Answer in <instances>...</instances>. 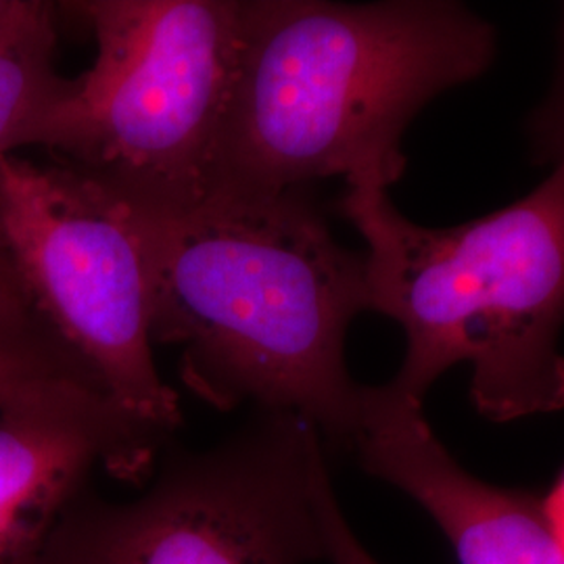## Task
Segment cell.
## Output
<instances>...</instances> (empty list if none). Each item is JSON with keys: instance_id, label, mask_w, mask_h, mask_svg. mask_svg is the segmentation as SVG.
Returning <instances> with one entry per match:
<instances>
[{"instance_id": "obj_1", "label": "cell", "mask_w": 564, "mask_h": 564, "mask_svg": "<svg viewBox=\"0 0 564 564\" xmlns=\"http://www.w3.org/2000/svg\"><path fill=\"white\" fill-rule=\"evenodd\" d=\"M151 247V341L181 349V379L220 412H295L351 447L364 384L345 364L370 310L364 253L337 241L303 191L209 193L142 218Z\"/></svg>"}, {"instance_id": "obj_2", "label": "cell", "mask_w": 564, "mask_h": 564, "mask_svg": "<svg viewBox=\"0 0 564 564\" xmlns=\"http://www.w3.org/2000/svg\"><path fill=\"white\" fill-rule=\"evenodd\" d=\"M494 57V28L460 2L241 0L209 193L326 178L387 191L405 172L403 134L424 105L484 76Z\"/></svg>"}, {"instance_id": "obj_3", "label": "cell", "mask_w": 564, "mask_h": 564, "mask_svg": "<svg viewBox=\"0 0 564 564\" xmlns=\"http://www.w3.org/2000/svg\"><path fill=\"white\" fill-rule=\"evenodd\" d=\"M366 241L368 305L395 321L405 356L391 387L421 400L473 368L470 398L496 423L564 408V158L523 199L473 223H410L384 188H345Z\"/></svg>"}, {"instance_id": "obj_4", "label": "cell", "mask_w": 564, "mask_h": 564, "mask_svg": "<svg viewBox=\"0 0 564 564\" xmlns=\"http://www.w3.org/2000/svg\"><path fill=\"white\" fill-rule=\"evenodd\" d=\"M99 53L80 76L51 153L142 218L202 202L223 137L241 0L65 2Z\"/></svg>"}, {"instance_id": "obj_5", "label": "cell", "mask_w": 564, "mask_h": 564, "mask_svg": "<svg viewBox=\"0 0 564 564\" xmlns=\"http://www.w3.org/2000/svg\"><path fill=\"white\" fill-rule=\"evenodd\" d=\"M323 433L258 410L205 449H170L149 489L111 502L90 487L61 517L41 564H310L326 558Z\"/></svg>"}, {"instance_id": "obj_6", "label": "cell", "mask_w": 564, "mask_h": 564, "mask_svg": "<svg viewBox=\"0 0 564 564\" xmlns=\"http://www.w3.org/2000/svg\"><path fill=\"white\" fill-rule=\"evenodd\" d=\"M0 256L111 398L167 433L181 426L151 349L149 232L130 205L69 163L0 158Z\"/></svg>"}, {"instance_id": "obj_7", "label": "cell", "mask_w": 564, "mask_h": 564, "mask_svg": "<svg viewBox=\"0 0 564 564\" xmlns=\"http://www.w3.org/2000/svg\"><path fill=\"white\" fill-rule=\"evenodd\" d=\"M172 433L93 384L55 379L0 403V564H41L72 502L102 466L139 481Z\"/></svg>"}, {"instance_id": "obj_8", "label": "cell", "mask_w": 564, "mask_h": 564, "mask_svg": "<svg viewBox=\"0 0 564 564\" xmlns=\"http://www.w3.org/2000/svg\"><path fill=\"white\" fill-rule=\"evenodd\" d=\"M351 449L368 475L423 506L458 564H564L542 500L464 470L426 423L421 400L389 383L364 387Z\"/></svg>"}, {"instance_id": "obj_9", "label": "cell", "mask_w": 564, "mask_h": 564, "mask_svg": "<svg viewBox=\"0 0 564 564\" xmlns=\"http://www.w3.org/2000/svg\"><path fill=\"white\" fill-rule=\"evenodd\" d=\"M57 4L0 0V158L23 147L53 149L61 116L80 93V76L55 69Z\"/></svg>"}, {"instance_id": "obj_10", "label": "cell", "mask_w": 564, "mask_h": 564, "mask_svg": "<svg viewBox=\"0 0 564 564\" xmlns=\"http://www.w3.org/2000/svg\"><path fill=\"white\" fill-rule=\"evenodd\" d=\"M55 379L93 384L107 393L97 372L30 303L0 291V403L30 384Z\"/></svg>"}, {"instance_id": "obj_11", "label": "cell", "mask_w": 564, "mask_h": 564, "mask_svg": "<svg viewBox=\"0 0 564 564\" xmlns=\"http://www.w3.org/2000/svg\"><path fill=\"white\" fill-rule=\"evenodd\" d=\"M318 517L323 524L326 561L333 564H379L347 523L330 475H326L318 487Z\"/></svg>"}, {"instance_id": "obj_12", "label": "cell", "mask_w": 564, "mask_h": 564, "mask_svg": "<svg viewBox=\"0 0 564 564\" xmlns=\"http://www.w3.org/2000/svg\"><path fill=\"white\" fill-rule=\"evenodd\" d=\"M529 137L535 149V158L554 165L564 158V21L561 36V57L556 80L544 105L538 107L529 123Z\"/></svg>"}, {"instance_id": "obj_13", "label": "cell", "mask_w": 564, "mask_h": 564, "mask_svg": "<svg viewBox=\"0 0 564 564\" xmlns=\"http://www.w3.org/2000/svg\"><path fill=\"white\" fill-rule=\"evenodd\" d=\"M542 512H544L545 523L550 527L554 540L558 542L564 552V470L542 500Z\"/></svg>"}, {"instance_id": "obj_14", "label": "cell", "mask_w": 564, "mask_h": 564, "mask_svg": "<svg viewBox=\"0 0 564 564\" xmlns=\"http://www.w3.org/2000/svg\"><path fill=\"white\" fill-rule=\"evenodd\" d=\"M0 291L2 293H11V295H18L21 300H25L23 297V293H21L20 281H18V276L13 274V270H11V265L9 262L0 256Z\"/></svg>"}]
</instances>
